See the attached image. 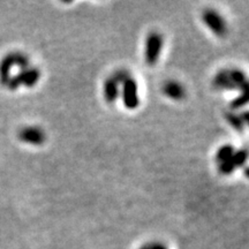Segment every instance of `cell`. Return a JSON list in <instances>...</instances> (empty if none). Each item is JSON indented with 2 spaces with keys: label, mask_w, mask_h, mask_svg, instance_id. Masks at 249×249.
Listing matches in <instances>:
<instances>
[{
  "label": "cell",
  "mask_w": 249,
  "mask_h": 249,
  "mask_svg": "<svg viewBox=\"0 0 249 249\" xmlns=\"http://www.w3.org/2000/svg\"><path fill=\"white\" fill-rule=\"evenodd\" d=\"M112 79H113L116 82L118 83V85H123V83L126 81L127 79H129L130 75L129 73L127 71L124 70H119V71H116L113 73V75L111 76Z\"/></svg>",
  "instance_id": "15"
},
{
  "label": "cell",
  "mask_w": 249,
  "mask_h": 249,
  "mask_svg": "<svg viewBox=\"0 0 249 249\" xmlns=\"http://www.w3.org/2000/svg\"><path fill=\"white\" fill-rule=\"evenodd\" d=\"M238 89H240L242 93L239 97L233 99L231 103V107L233 110H238V108L245 107L249 103V81L246 80L245 82H242Z\"/></svg>",
  "instance_id": "9"
},
{
  "label": "cell",
  "mask_w": 249,
  "mask_h": 249,
  "mask_svg": "<svg viewBox=\"0 0 249 249\" xmlns=\"http://www.w3.org/2000/svg\"><path fill=\"white\" fill-rule=\"evenodd\" d=\"M40 79V71L38 68L29 67L27 70L21 71L17 75L11 77L9 82L7 83V88L11 90H17L20 86H26L28 88H31L38 82Z\"/></svg>",
  "instance_id": "2"
},
{
  "label": "cell",
  "mask_w": 249,
  "mask_h": 249,
  "mask_svg": "<svg viewBox=\"0 0 249 249\" xmlns=\"http://www.w3.org/2000/svg\"><path fill=\"white\" fill-rule=\"evenodd\" d=\"M202 20L218 37H224L227 34L225 20L213 9H205L203 14H202Z\"/></svg>",
  "instance_id": "3"
},
{
  "label": "cell",
  "mask_w": 249,
  "mask_h": 249,
  "mask_svg": "<svg viewBox=\"0 0 249 249\" xmlns=\"http://www.w3.org/2000/svg\"><path fill=\"white\" fill-rule=\"evenodd\" d=\"M233 154H234V149H233L232 145L230 144H226V145H223V147H220L218 149L217 154H216V160L218 163H224V161L229 160L230 158L232 157Z\"/></svg>",
  "instance_id": "11"
},
{
  "label": "cell",
  "mask_w": 249,
  "mask_h": 249,
  "mask_svg": "<svg viewBox=\"0 0 249 249\" xmlns=\"http://www.w3.org/2000/svg\"><path fill=\"white\" fill-rule=\"evenodd\" d=\"M18 139L28 144L40 145L45 142V133L39 127H24L18 132Z\"/></svg>",
  "instance_id": "5"
},
{
  "label": "cell",
  "mask_w": 249,
  "mask_h": 249,
  "mask_svg": "<svg viewBox=\"0 0 249 249\" xmlns=\"http://www.w3.org/2000/svg\"><path fill=\"white\" fill-rule=\"evenodd\" d=\"M240 118H241V120L244 121V124H247L248 126H249V111L242 112Z\"/></svg>",
  "instance_id": "18"
},
{
  "label": "cell",
  "mask_w": 249,
  "mask_h": 249,
  "mask_svg": "<svg viewBox=\"0 0 249 249\" xmlns=\"http://www.w3.org/2000/svg\"><path fill=\"white\" fill-rule=\"evenodd\" d=\"M218 170H219V172L224 174V176H227V174H231L233 171L235 170L234 165L231 163V160H226L224 161V163H220L219 166H218Z\"/></svg>",
  "instance_id": "16"
},
{
  "label": "cell",
  "mask_w": 249,
  "mask_h": 249,
  "mask_svg": "<svg viewBox=\"0 0 249 249\" xmlns=\"http://www.w3.org/2000/svg\"><path fill=\"white\" fill-rule=\"evenodd\" d=\"M139 249H151V244H145V245H143L142 247H140Z\"/></svg>",
  "instance_id": "19"
},
{
  "label": "cell",
  "mask_w": 249,
  "mask_h": 249,
  "mask_svg": "<svg viewBox=\"0 0 249 249\" xmlns=\"http://www.w3.org/2000/svg\"><path fill=\"white\" fill-rule=\"evenodd\" d=\"M244 173H245V176L247 177V178L249 179V166H248V167H246L245 171H244Z\"/></svg>",
  "instance_id": "20"
},
{
  "label": "cell",
  "mask_w": 249,
  "mask_h": 249,
  "mask_svg": "<svg viewBox=\"0 0 249 249\" xmlns=\"http://www.w3.org/2000/svg\"><path fill=\"white\" fill-rule=\"evenodd\" d=\"M151 249H167V247L161 242H151Z\"/></svg>",
  "instance_id": "17"
},
{
  "label": "cell",
  "mask_w": 249,
  "mask_h": 249,
  "mask_svg": "<svg viewBox=\"0 0 249 249\" xmlns=\"http://www.w3.org/2000/svg\"><path fill=\"white\" fill-rule=\"evenodd\" d=\"M161 49H163V36L157 31H152L147 36L144 46V59L149 66L157 64Z\"/></svg>",
  "instance_id": "1"
},
{
  "label": "cell",
  "mask_w": 249,
  "mask_h": 249,
  "mask_svg": "<svg viewBox=\"0 0 249 249\" xmlns=\"http://www.w3.org/2000/svg\"><path fill=\"white\" fill-rule=\"evenodd\" d=\"M213 86L218 89L224 90H234L236 87L233 85L229 77V70H222L216 74L213 79Z\"/></svg>",
  "instance_id": "8"
},
{
  "label": "cell",
  "mask_w": 249,
  "mask_h": 249,
  "mask_svg": "<svg viewBox=\"0 0 249 249\" xmlns=\"http://www.w3.org/2000/svg\"><path fill=\"white\" fill-rule=\"evenodd\" d=\"M248 160V151L247 150H239L233 154V156L230 158L231 163L234 165V167H240L244 166L246 161Z\"/></svg>",
  "instance_id": "14"
},
{
  "label": "cell",
  "mask_w": 249,
  "mask_h": 249,
  "mask_svg": "<svg viewBox=\"0 0 249 249\" xmlns=\"http://www.w3.org/2000/svg\"><path fill=\"white\" fill-rule=\"evenodd\" d=\"M225 118H226L227 123L231 124V126L235 130H238V132H242V130H244L245 124H244V121L241 120L240 116L233 113V112H227V113L225 114Z\"/></svg>",
  "instance_id": "12"
},
{
  "label": "cell",
  "mask_w": 249,
  "mask_h": 249,
  "mask_svg": "<svg viewBox=\"0 0 249 249\" xmlns=\"http://www.w3.org/2000/svg\"><path fill=\"white\" fill-rule=\"evenodd\" d=\"M14 66H17L15 52L6 55L1 62H0V83L1 85L7 86L9 80H11V71Z\"/></svg>",
  "instance_id": "6"
},
{
  "label": "cell",
  "mask_w": 249,
  "mask_h": 249,
  "mask_svg": "<svg viewBox=\"0 0 249 249\" xmlns=\"http://www.w3.org/2000/svg\"><path fill=\"white\" fill-rule=\"evenodd\" d=\"M118 83L110 76L105 81L104 85V97L108 103H114L119 97V88Z\"/></svg>",
  "instance_id": "10"
},
{
  "label": "cell",
  "mask_w": 249,
  "mask_h": 249,
  "mask_svg": "<svg viewBox=\"0 0 249 249\" xmlns=\"http://www.w3.org/2000/svg\"><path fill=\"white\" fill-rule=\"evenodd\" d=\"M163 92L165 96L174 101H180L185 97V88L177 81H167L163 86Z\"/></svg>",
  "instance_id": "7"
},
{
  "label": "cell",
  "mask_w": 249,
  "mask_h": 249,
  "mask_svg": "<svg viewBox=\"0 0 249 249\" xmlns=\"http://www.w3.org/2000/svg\"><path fill=\"white\" fill-rule=\"evenodd\" d=\"M229 77L231 80V82L236 87V89L239 88V86L241 85L242 82H245L246 75L245 73L241 70H238V68H233V70H229Z\"/></svg>",
  "instance_id": "13"
},
{
  "label": "cell",
  "mask_w": 249,
  "mask_h": 249,
  "mask_svg": "<svg viewBox=\"0 0 249 249\" xmlns=\"http://www.w3.org/2000/svg\"><path fill=\"white\" fill-rule=\"evenodd\" d=\"M123 102L124 107L129 110H134L140 104L138 85H136V81L132 77L127 79L123 83Z\"/></svg>",
  "instance_id": "4"
}]
</instances>
